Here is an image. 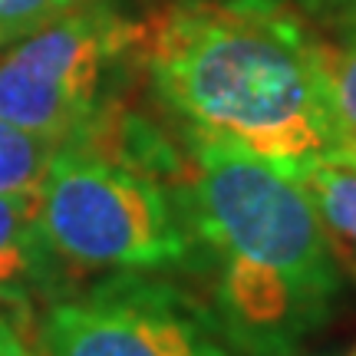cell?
I'll return each instance as SVG.
<instances>
[{
    "label": "cell",
    "instance_id": "cell-1",
    "mask_svg": "<svg viewBox=\"0 0 356 356\" xmlns=\"http://www.w3.org/2000/svg\"><path fill=\"white\" fill-rule=\"evenodd\" d=\"M159 96L202 139L238 145L280 172L346 145L314 56L284 0H191L149 26Z\"/></svg>",
    "mask_w": 356,
    "mask_h": 356
},
{
    "label": "cell",
    "instance_id": "cell-2",
    "mask_svg": "<svg viewBox=\"0 0 356 356\" xmlns=\"http://www.w3.org/2000/svg\"><path fill=\"white\" fill-rule=\"evenodd\" d=\"M188 218L215 261L211 314L238 356H293L327 327L343 287L340 254L293 175L195 136Z\"/></svg>",
    "mask_w": 356,
    "mask_h": 356
},
{
    "label": "cell",
    "instance_id": "cell-3",
    "mask_svg": "<svg viewBox=\"0 0 356 356\" xmlns=\"http://www.w3.org/2000/svg\"><path fill=\"white\" fill-rule=\"evenodd\" d=\"M37 195L40 228L66 264L149 274L191 251L168 191L139 165L63 145Z\"/></svg>",
    "mask_w": 356,
    "mask_h": 356
},
{
    "label": "cell",
    "instance_id": "cell-4",
    "mask_svg": "<svg viewBox=\"0 0 356 356\" xmlns=\"http://www.w3.org/2000/svg\"><path fill=\"white\" fill-rule=\"evenodd\" d=\"M126 20L79 0L0 56V119L53 145H86L106 126V86L129 50Z\"/></svg>",
    "mask_w": 356,
    "mask_h": 356
},
{
    "label": "cell",
    "instance_id": "cell-5",
    "mask_svg": "<svg viewBox=\"0 0 356 356\" xmlns=\"http://www.w3.org/2000/svg\"><path fill=\"white\" fill-rule=\"evenodd\" d=\"M40 346L47 356H238L211 307L142 270H119L83 297L56 300Z\"/></svg>",
    "mask_w": 356,
    "mask_h": 356
},
{
    "label": "cell",
    "instance_id": "cell-6",
    "mask_svg": "<svg viewBox=\"0 0 356 356\" xmlns=\"http://www.w3.org/2000/svg\"><path fill=\"white\" fill-rule=\"evenodd\" d=\"M60 257L40 228V195H0V307L26 310L33 297L50 293Z\"/></svg>",
    "mask_w": 356,
    "mask_h": 356
},
{
    "label": "cell",
    "instance_id": "cell-7",
    "mask_svg": "<svg viewBox=\"0 0 356 356\" xmlns=\"http://www.w3.org/2000/svg\"><path fill=\"white\" fill-rule=\"evenodd\" d=\"M287 175L297 178L314 198L337 244V254H346V261L356 267V145L346 142Z\"/></svg>",
    "mask_w": 356,
    "mask_h": 356
},
{
    "label": "cell",
    "instance_id": "cell-8",
    "mask_svg": "<svg viewBox=\"0 0 356 356\" xmlns=\"http://www.w3.org/2000/svg\"><path fill=\"white\" fill-rule=\"evenodd\" d=\"M310 37L333 119L343 139L356 145V3L343 7V20L330 33L310 30Z\"/></svg>",
    "mask_w": 356,
    "mask_h": 356
},
{
    "label": "cell",
    "instance_id": "cell-9",
    "mask_svg": "<svg viewBox=\"0 0 356 356\" xmlns=\"http://www.w3.org/2000/svg\"><path fill=\"white\" fill-rule=\"evenodd\" d=\"M56 152H60V145L30 136L0 119V195L37 191L40 181L50 172Z\"/></svg>",
    "mask_w": 356,
    "mask_h": 356
},
{
    "label": "cell",
    "instance_id": "cell-10",
    "mask_svg": "<svg viewBox=\"0 0 356 356\" xmlns=\"http://www.w3.org/2000/svg\"><path fill=\"white\" fill-rule=\"evenodd\" d=\"M76 3L79 0H0V47L30 37Z\"/></svg>",
    "mask_w": 356,
    "mask_h": 356
},
{
    "label": "cell",
    "instance_id": "cell-11",
    "mask_svg": "<svg viewBox=\"0 0 356 356\" xmlns=\"http://www.w3.org/2000/svg\"><path fill=\"white\" fill-rule=\"evenodd\" d=\"M0 356H37L26 346L24 333L13 323V317L3 314V310H0Z\"/></svg>",
    "mask_w": 356,
    "mask_h": 356
},
{
    "label": "cell",
    "instance_id": "cell-12",
    "mask_svg": "<svg viewBox=\"0 0 356 356\" xmlns=\"http://www.w3.org/2000/svg\"><path fill=\"white\" fill-rule=\"evenodd\" d=\"M310 3H337V7H350L356 0H310Z\"/></svg>",
    "mask_w": 356,
    "mask_h": 356
},
{
    "label": "cell",
    "instance_id": "cell-13",
    "mask_svg": "<svg viewBox=\"0 0 356 356\" xmlns=\"http://www.w3.org/2000/svg\"><path fill=\"white\" fill-rule=\"evenodd\" d=\"M353 356H356V350H353Z\"/></svg>",
    "mask_w": 356,
    "mask_h": 356
}]
</instances>
